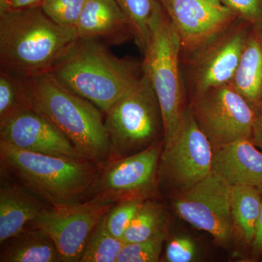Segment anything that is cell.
<instances>
[{"label": "cell", "instance_id": "6da1fadb", "mask_svg": "<svg viewBox=\"0 0 262 262\" xmlns=\"http://www.w3.org/2000/svg\"><path fill=\"white\" fill-rule=\"evenodd\" d=\"M22 80L31 110L51 122L84 159L99 166L107 163L110 141L100 108L66 88L51 72Z\"/></svg>", "mask_w": 262, "mask_h": 262}, {"label": "cell", "instance_id": "7a4b0ae2", "mask_svg": "<svg viewBox=\"0 0 262 262\" xmlns=\"http://www.w3.org/2000/svg\"><path fill=\"white\" fill-rule=\"evenodd\" d=\"M63 85L106 113L143 75L139 62L114 55L98 41L77 38L51 71Z\"/></svg>", "mask_w": 262, "mask_h": 262}, {"label": "cell", "instance_id": "3957f363", "mask_svg": "<svg viewBox=\"0 0 262 262\" xmlns=\"http://www.w3.org/2000/svg\"><path fill=\"white\" fill-rule=\"evenodd\" d=\"M77 38L41 7L0 15V68L21 78L47 73Z\"/></svg>", "mask_w": 262, "mask_h": 262}, {"label": "cell", "instance_id": "277c9868", "mask_svg": "<svg viewBox=\"0 0 262 262\" xmlns=\"http://www.w3.org/2000/svg\"><path fill=\"white\" fill-rule=\"evenodd\" d=\"M0 158L22 186L51 206L86 201L100 168L86 159L26 151L3 141Z\"/></svg>", "mask_w": 262, "mask_h": 262}, {"label": "cell", "instance_id": "5b68a950", "mask_svg": "<svg viewBox=\"0 0 262 262\" xmlns=\"http://www.w3.org/2000/svg\"><path fill=\"white\" fill-rule=\"evenodd\" d=\"M141 66L159 101L164 127L163 144L172 139L184 112L187 89L182 70L178 34L163 6L153 17Z\"/></svg>", "mask_w": 262, "mask_h": 262}, {"label": "cell", "instance_id": "8992f818", "mask_svg": "<svg viewBox=\"0 0 262 262\" xmlns=\"http://www.w3.org/2000/svg\"><path fill=\"white\" fill-rule=\"evenodd\" d=\"M104 115L110 141L108 161L136 154L160 139L164 141L159 101L144 74Z\"/></svg>", "mask_w": 262, "mask_h": 262}, {"label": "cell", "instance_id": "52a82bcc", "mask_svg": "<svg viewBox=\"0 0 262 262\" xmlns=\"http://www.w3.org/2000/svg\"><path fill=\"white\" fill-rule=\"evenodd\" d=\"M189 107L213 150L252 140L256 113L232 82L194 95Z\"/></svg>", "mask_w": 262, "mask_h": 262}, {"label": "cell", "instance_id": "ba28073f", "mask_svg": "<svg viewBox=\"0 0 262 262\" xmlns=\"http://www.w3.org/2000/svg\"><path fill=\"white\" fill-rule=\"evenodd\" d=\"M213 149L189 106L172 139L163 144L159 184L174 193L184 192L212 172Z\"/></svg>", "mask_w": 262, "mask_h": 262}, {"label": "cell", "instance_id": "9c48e42d", "mask_svg": "<svg viewBox=\"0 0 262 262\" xmlns=\"http://www.w3.org/2000/svg\"><path fill=\"white\" fill-rule=\"evenodd\" d=\"M163 142L100 166L89 199L106 205L129 200L149 199L159 184V164Z\"/></svg>", "mask_w": 262, "mask_h": 262}, {"label": "cell", "instance_id": "30bf717a", "mask_svg": "<svg viewBox=\"0 0 262 262\" xmlns=\"http://www.w3.org/2000/svg\"><path fill=\"white\" fill-rule=\"evenodd\" d=\"M251 27L237 18L228 28L182 58L185 63L184 82L191 97L232 82Z\"/></svg>", "mask_w": 262, "mask_h": 262}, {"label": "cell", "instance_id": "8fae6325", "mask_svg": "<svg viewBox=\"0 0 262 262\" xmlns=\"http://www.w3.org/2000/svg\"><path fill=\"white\" fill-rule=\"evenodd\" d=\"M230 193V186L211 172L190 189L174 196V210L189 225L211 234L219 245L229 246L235 232Z\"/></svg>", "mask_w": 262, "mask_h": 262}, {"label": "cell", "instance_id": "7c38bea8", "mask_svg": "<svg viewBox=\"0 0 262 262\" xmlns=\"http://www.w3.org/2000/svg\"><path fill=\"white\" fill-rule=\"evenodd\" d=\"M114 205L92 199L49 206L29 225L40 229L56 244L62 261L80 262L90 234Z\"/></svg>", "mask_w": 262, "mask_h": 262}, {"label": "cell", "instance_id": "4fadbf2b", "mask_svg": "<svg viewBox=\"0 0 262 262\" xmlns=\"http://www.w3.org/2000/svg\"><path fill=\"white\" fill-rule=\"evenodd\" d=\"M178 34L182 58L225 31L237 17L220 0H160Z\"/></svg>", "mask_w": 262, "mask_h": 262}, {"label": "cell", "instance_id": "5bb4252c", "mask_svg": "<svg viewBox=\"0 0 262 262\" xmlns=\"http://www.w3.org/2000/svg\"><path fill=\"white\" fill-rule=\"evenodd\" d=\"M0 141L33 152L84 159L51 122L31 108L0 127Z\"/></svg>", "mask_w": 262, "mask_h": 262}, {"label": "cell", "instance_id": "9a60e30c", "mask_svg": "<svg viewBox=\"0 0 262 262\" xmlns=\"http://www.w3.org/2000/svg\"><path fill=\"white\" fill-rule=\"evenodd\" d=\"M75 28L79 38L107 46L134 39L130 20L116 0H86Z\"/></svg>", "mask_w": 262, "mask_h": 262}, {"label": "cell", "instance_id": "2e32d148", "mask_svg": "<svg viewBox=\"0 0 262 262\" xmlns=\"http://www.w3.org/2000/svg\"><path fill=\"white\" fill-rule=\"evenodd\" d=\"M212 172L230 187L262 186V151L251 139H242L213 150Z\"/></svg>", "mask_w": 262, "mask_h": 262}, {"label": "cell", "instance_id": "e0dca14e", "mask_svg": "<svg viewBox=\"0 0 262 262\" xmlns=\"http://www.w3.org/2000/svg\"><path fill=\"white\" fill-rule=\"evenodd\" d=\"M24 186L1 182L0 244L21 232L51 206Z\"/></svg>", "mask_w": 262, "mask_h": 262}, {"label": "cell", "instance_id": "ac0fdd59", "mask_svg": "<svg viewBox=\"0 0 262 262\" xmlns=\"http://www.w3.org/2000/svg\"><path fill=\"white\" fill-rule=\"evenodd\" d=\"M231 82L256 115L262 107V29L251 27Z\"/></svg>", "mask_w": 262, "mask_h": 262}, {"label": "cell", "instance_id": "d6986e66", "mask_svg": "<svg viewBox=\"0 0 262 262\" xmlns=\"http://www.w3.org/2000/svg\"><path fill=\"white\" fill-rule=\"evenodd\" d=\"M1 245V262L62 261L56 244L40 229L25 228Z\"/></svg>", "mask_w": 262, "mask_h": 262}, {"label": "cell", "instance_id": "ffe728a7", "mask_svg": "<svg viewBox=\"0 0 262 262\" xmlns=\"http://www.w3.org/2000/svg\"><path fill=\"white\" fill-rule=\"evenodd\" d=\"M259 187L250 185L231 187L230 209L235 232L251 247L261 208Z\"/></svg>", "mask_w": 262, "mask_h": 262}, {"label": "cell", "instance_id": "44dd1931", "mask_svg": "<svg viewBox=\"0 0 262 262\" xmlns=\"http://www.w3.org/2000/svg\"><path fill=\"white\" fill-rule=\"evenodd\" d=\"M166 217L163 207L149 199L143 202L122 236L125 244L141 242L164 232Z\"/></svg>", "mask_w": 262, "mask_h": 262}, {"label": "cell", "instance_id": "7402d4cb", "mask_svg": "<svg viewBox=\"0 0 262 262\" xmlns=\"http://www.w3.org/2000/svg\"><path fill=\"white\" fill-rule=\"evenodd\" d=\"M124 245L122 239L110 233L105 214L90 234L80 262H117Z\"/></svg>", "mask_w": 262, "mask_h": 262}, {"label": "cell", "instance_id": "603a6c76", "mask_svg": "<svg viewBox=\"0 0 262 262\" xmlns=\"http://www.w3.org/2000/svg\"><path fill=\"white\" fill-rule=\"evenodd\" d=\"M30 110L21 77L0 70V127Z\"/></svg>", "mask_w": 262, "mask_h": 262}, {"label": "cell", "instance_id": "cb8c5ba5", "mask_svg": "<svg viewBox=\"0 0 262 262\" xmlns=\"http://www.w3.org/2000/svg\"><path fill=\"white\" fill-rule=\"evenodd\" d=\"M123 13L130 20L134 32V40L143 51L148 35L150 24L158 8L160 0H116Z\"/></svg>", "mask_w": 262, "mask_h": 262}, {"label": "cell", "instance_id": "d4e9b609", "mask_svg": "<svg viewBox=\"0 0 262 262\" xmlns=\"http://www.w3.org/2000/svg\"><path fill=\"white\" fill-rule=\"evenodd\" d=\"M166 232H160L141 242L125 244L117 262H158L160 261Z\"/></svg>", "mask_w": 262, "mask_h": 262}, {"label": "cell", "instance_id": "484cf974", "mask_svg": "<svg viewBox=\"0 0 262 262\" xmlns=\"http://www.w3.org/2000/svg\"><path fill=\"white\" fill-rule=\"evenodd\" d=\"M86 0H43L41 8L55 23L75 27Z\"/></svg>", "mask_w": 262, "mask_h": 262}, {"label": "cell", "instance_id": "4316f807", "mask_svg": "<svg viewBox=\"0 0 262 262\" xmlns=\"http://www.w3.org/2000/svg\"><path fill=\"white\" fill-rule=\"evenodd\" d=\"M144 201L143 200H129L114 205L106 213V226L114 237L122 239Z\"/></svg>", "mask_w": 262, "mask_h": 262}, {"label": "cell", "instance_id": "83f0119b", "mask_svg": "<svg viewBox=\"0 0 262 262\" xmlns=\"http://www.w3.org/2000/svg\"><path fill=\"white\" fill-rule=\"evenodd\" d=\"M198 248L194 241L186 235H177L168 241L163 255V261L192 262L195 260Z\"/></svg>", "mask_w": 262, "mask_h": 262}, {"label": "cell", "instance_id": "f1b7e54d", "mask_svg": "<svg viewBox=\"0 0 262 262\" xmlns=\"http://www.w3.org/2000/svg\"><path fill=\"white\" fill-rule=\"evenodd\" d=\"M239 19L262 29V0H220Z\"/></svg>", "mask_w": 262, "mask_h": 262}, {"label": "cell", "instance_id": "f546056e", "mask_svg": "<svg viewBox=\"0 0 262 262\" xmlns=\"http://www.w3.org/2000/svg\"><path fill=\"white\" fill-rule=\"evenodd\" d=\"M43 0H0V15L41 7Z\"/></svg>", "mask_w": 262, "mask_h": 262}, {"label": "cell", "instance_id": "4dcf8cb0", "mask_svg": "<svg viewBox=\"0 0 262 262\" xmlns=\"http://www.w3.org/2000/svg\"><path fill=\"white\" fill-rule=\"evenodd\" d=\"M259 187L261 196V208L256 226L254 237H253L251 249V256L253 259H259L262 256V186Z\"/></svg>", "mask_w": 262, "mask_h": 262}, {"label": "cell", "instance_id": "1f68e13d", "mask_svg": "<svg viewBox=\"0 0 262 262\" xmlns=\"http://www.w3.org/2000/svg\"><path fill=\"white\" fill-rule=\"evenodd\" d=\"M252 141L262 151V107L256 114Z\"/></svg>", "mask_w": 262, "mask_h": 262}, {"label": "cell", "instance_id": "d6a6232c", "mask_svg": "<svg viewBox=\"0 0 262 262\" xmlns=\"http://www.w3.org/2000/svg\"><path fill=\"white\" fill-rule=\"evenodd\" d=\"M261 259H262V256H261Z\"/></svg>", "mask_w": 262, "mask_h": 262}]
</instances>
